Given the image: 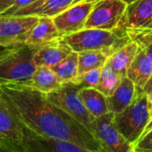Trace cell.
Segmentation results:
<instances>
[{
	"mask_svg": "<svg viewBox=\"0 0 152 152\" xmlns=\"http://www.w3.org/2000/svg\"><path fill=\"white\" fill-rule=\"evenodd\" d=\"M113 116L114 113L108 112L94 118L91 133L100 144L102 152H133V146L114 126Z\"/></svg>",
	"mask_w": 152,
	"mask_h": 152,
	"instance_id": "cell-6",
	"label": "cell"
},
{
	"mask_svg": "<svg viewBox=\"0 0 152 152\" xmlns=\"http://www.w3.org/2000/svg\"><path fill=\"white\" fill-rule=\"evenodd\" d=\"M14 0H0V13L4 12L9 6L12 4Z\"/></svg>",
	"mask_w": 152,
	"mask_h": 152,
	"instance_id": "cell-28",
	"label": "cell"
},
{
	"mask_svg": "<svg viewBox=\"0 0 152 152\" xmlns=\"http://www.w3.org/2000/svg\"><path fill=\"white\" fill-rule=\"evenodd\" d=\"M22 136L23 125L0 94V141L5 144L8 151L23 152Z\"/></svg>",
	"mask_w": 152,
	"mask_h": 152,
	"instance_id": "cell-12",
	"label": "cell"
},
{
	"mask_svg": "<svg viewBox=\"0 0 152 152\" xmlns=\"http://www.w3.org/2000/svg\"><path fill=\"white\" fill-rule=\"evenodd\" d=\"M133 152H152V129L134 144Z\"/></svg>",
	"mask_w": 152,
	"mask_h": 152,
	"instance_id": "cell-25",
	"label": "cell"
},
{
	"mask_svg": "<svg viewBox=\"0 0 152 152\" xmlns=\"http://www.w3.org/2000/svg\"><path fill=\"white\" fill-rule=\"evenodd\" d=\"M142 49H144L145 53H146V55L148 56V58L151 60V61L152 62V42L150 43L149 45H147L145 47H143Z\"/></svg>",
	"mask_w": 152,
	"mask_h": 152,
	"instance_id": "cell-30",
	"label": "cell"
},
{
	"mask_svg": "<svg viewBox=\"0 0 152 152\" xmlns=\"http://www.w3.org/2000/svg\"></svg>",
	"mask_w": 152,
	"mask_h": 152,
	"instance_id": "cell-35",
	"label": "cell"
},
{
	"mask_svg": "<svg viewBox=\"0 0 152 152\" xmlns=\"http://www.w3.org/2000/svg\"><path fill=\"white\" fill-rule=\"evenodd\" d=\"M118 28L124 33L151 31L152 0H135L127 4Z\"/></svg>",
	"mask_w": 152,
	"mask_h": 152,
	"instance_id": "cell-11",
	"label": "cell"
},
{
	"mask_svg": "<svg viewBox=\"0 0 152 152\" xmlns=\"http://www.w3.org/2000/svg\"><path fill=\"white\" fill-rule=\"evenodd\" d=\"M136 89L135 86L131 79L125 77L115 92L107 97L109 111L112 113H119L123 111L135 97Z\"/></svg>",
	"mask_w": 152,
	"mask_h": 152,
	"instance_id": "cell-17",
	"label": "cell"
},
{
	"mask_svg": "<svg viewBox=\"0 0 152 152\" xmlns=\"http://www.w3.org/2000/svg\"><path fill=\"white\" fill-rule=\"evenodd\" d=\"M64 41L73 52L101 50L109 57L117 49L129 42V37L121 30H106L94 28H85L79 31L62 36Z\"/></svg>",
	"mask_w": 152,
	"mask_h": 152,
	"instance_id": "cell-3",
	"label": "cell"
},
{
	"mask_svg": "<svg viewBox=\"0 0 152 152\" xmlns=\"http://www.w3.org/2000/svg\"><path fill=\"white\" fill-rule=\"evenodd\" d=\"M120 82L121 78L115 73L110 64L106 62L102 68L100 79L95 88L108 97L115 92Z\"/></svg>",
	"mask_w": 152,
	"mask_h": 152,
	"instance_id": "cell-22",
	"label": "cell"
},
{
	"mask_svg": "<svg viewBox=\"0 0 152 152\" xmlns=\"http://www.w3.org/2000/svg\"><path fill=\"white\" fill-rule=\"evenodd\" d=\"M61 37L52 17L38 16V20L31 28L25 44L33 50H36Z\"/></svg>",
	"mask_w": 152,
	"mask_h": 152,
	"instance_id": "cell-13",
	"label": "cell"
},
{
	"mask_svg": "<svg viewBox=\"0 0 152 152\" xmlns=\"http://www.w3.org/2000/svg\"><path fill=\"white\" fill-rule=\"evenodd\" d=\"M78 53L77 75L83 74L94 69L102 68L107 62L109 55L101 50L85 51Z\"/></svg>",
	"mask_w": 152,
	"mask_h": 152,
	"instance_id": "cell-20",
	"label": "cell"
},
{
	"mask_svg": "<svg viewBox=\"0 0 152 152\" xmlns=\"http://www.w3.org/2000/svg\"><path fill=\"white\" fill-rule=\"evenodd\" d=\"M37 15H2L0 14V45L4 47L25 44Z\"/></svg>",
	"mask_w": 152,
	"mask_h": 152,
	"instance_id": "cell-8",
	"label": "cell"
},
{
	"mask_svg": "<svg viewBox=\"0 0 152 152\" xmlns=\"http://www.w3.org/2000/svg\"><path fill=\"white\" fill-rule=\"evenodd\" d=\"M72 51L62 37L48 45L34 50L33 60L37 66L53 68L66 58Z\"/></svg>",
	"mask_w": 152,
	"mask_h": 152,
	"instance_id": "cell-14",
	"label": "cell"
},
{
	"mask_svg": "<svg viewBox=\"0 0 152 152\" xmlns=\"http://www.w3.org/2000/svg\"><path fill=\"white\" fill-rule=\"evenodd\" d=\"M152 129V116L151 118V119H150V121H149V123H148V125L146 126V127H145V130H144V132H143V134H142V136L140 137V138H142V136H144L148 132H150L151 130Z\"/></svg>",
	"mask_w": 152,
	"mask_h": 152,
	"instance_id": "cell-32",
	"label": "cell"
},
{
	"mask_svg": "<svg viewBox=\"0 0 152 152\" xmlns=\"http://www.w3.org/2000/svg\"><path fill=\"white\" fill-rule=\"evenodd\" d=\"M76 1L77 0H48L38 9H37L33 15L47 16L53 18L69 7Z\"/></svg>",
	"mask_w": 152,
	"mask_h": 152,
	"instance_id": "cell-23",
	"label": "cell"
},
{
	"mask_svg": "<svg viewBox=\"0 0 152 152\" xmlns=\"http://www.w3.org/2000/svg\"><path fill=\"white\" fill-rule=\"evenodd\" d=\"M126 6L127 3L124 0H96L86 21L85 28L116 30Z\"/></svg>",
	"mask_w": 152,
	"mask_h": 152,
	"instance_id": "cell-7",
	"label": "cell"
},
{
	"mask_svg": "<svg viewBox=\"0 0 152 152\" xmlns=\"http://www.w3.org/2000/svg\"><path fill=\"white\" fill-rule=\"evenodd\" d=\"M79 96L88 112L94 117H101L109 111L107 97L94 87H83L79 89Z\"/></svg>",
	"mask_w": 152,
	"mask_h": 152,
	"instance_id": "cell-18",
	"label": "cell"
},
{
	"mask_svg": "<svg viewBox=\"0 0 152 152\" xmlns=\"http://www.w3.org/2000/svg\"><path fill=\"white\" fill-rule=\"evenodd\" d=\"M125 2H126L127 4H130V3H132V2H134V1H135V0H124Z\"/></svg>",
	"mask_w": 152,
	"mask_h": 152,
	"instance_id": "cell-34",
	"label": "cell"
},
{
	"mask_svg": "<svg viewBox=\"0 0 152 152\" xmlns=\"http://www.w3.org/2000/svg\"><path fill=\"white\" fill-rule=\"evenodd\" d=\"M151 118L147 94L136 92L130 105L123 111L114 114L113 123L124 138L134 146L143 134Z\"/></svg>",
	"mask_w": 152,
	"mask_h": 152,
	"instance_id": "cell-4",
	"label": "cell"
},
{
	"mask_svg": "<svg viewBox=\"0 0 152 152\" xmlns=\"http://www.w3.org/2000/svg\"><path fill=\"white\" fill-rule=\"evenodd\" d=\"M21 148L23 152H86L76 143L37 134L24 126Z\"/></svg>",
	"mask_w": 152,
	"mask_h": 152,
	"instance_id": "cell-10",
	"label": "cell"
},
{
	"mask_svg": "<svg viewBox=\"0 0 152 152\" xmlns=\"http://www.w3.org/2000/svg\"><path fill=\"white\" fill-rule=\"evenodd\" d=\"M139 47L135 42L130 40L117 49L108 58L107 62L121 79L126 77V71L134 59Z\"/></svg>",
	"mask_w": 152,
	"mask_h": 152,
	"instance_id": "cell-16",
	"label": "cell"
},
{
	"mask_svg": "<svg viewBox=\"0 0 152 152\" xmlns=\"http://www.w3.org/2000/svg\"><path fill=\"white\" fill-rule=\"evenodd\" d=\"M148 96V105H149V110H150V114L151 117L152 116V89L151 91L147 94Z\"/></svg>",
	"mask_w": 152,
	"mask_h": 152,
	"instance_id": "cell-31",
	"label": "cell"
},
{
	"mask_svg": "<svg viewBox=\"0 0 152 152\" xmlns=\"http://www.w3.org/2000/svg\"><path fill=\"white\" fill-rule=\"evenodd\" d=\"M101 71H102V68L91 69L83 74L77 75V77L72 82L77 84L81 88H83V87L95 88L96 86L98 85V82L100 79Z\"/></svg>",
	"mask_w": 152,
	"mask_h": 152,
	"instance_id": "cell-24",
	"label": "cell"
},
{
	"mask_svg": "<svg viewBox=\"0 0 152 152\" xmlns=\"http://www.w3.org/2000/svg\"><path fill=\"white\" fill-rule=\"evenodd\" d=\"M80 88L77 84L72 81L65 82L56 90L46 94V97L91 132L92 122L94 118L88 112L79 96Z\"/></svg>",
	"mask_w": 152,
	"mask_h": 152,
	"instance_id": "cell-5",
	"label": "cell"
},
{
	"mask_svg": "<svg viewBox=\"0 0 152 152\" xmlns=\"http://www.w3.org/2000/svg\"><path fill=\"white\" fill-rule=\"evenodd\" d=\"M151 89H152V73H151V77H150V78H149V80L147 81V83H146V85H145L144 88H143V92H144L146 94H148L151 91Z\"/></svg>",
	"mask_w": 152,
	"mask_h": 152,
	"instance_id": "cell-29",
	"label": "cell"
},
{
	"mask_svg": "<svg viewBox=\"0 0 152 152\" xmlns=\"http://www.w3.org/2000/svg\"><path fill=\"white\" fill-rule=\"evenodd\" d=\"M34 50L26 44L8 47L0 53V85L29 86L37 67Z\"/></svg>",
	"mask_w": 152,
	"mask_h": 152,
	"instance_id": "cell-2",
	"label": "cell"
},
{
	"mask_svg": "<svg viewBox=\"0 0 152 152\" xmlns=\"http://www.w3.org/2000/svg\"><path fill=\"white\" fill-rule=\"evenodd\" d=\"M35 0H14L11 6H9L4 12H3L0 14H2V15H14L17 12H19L20 10L28 6L29 4H31Z\"/></svg>",
	"mask_w": 152,
	"mask_h": 152,
	"instance_id": "cell-26",
	"label": "cell"
},
{
	"mask_svg": "<svg viewBox=\"0 0 152 152\" xmlns=\"http://www.w3.org/2000/svg\"><path fill=\"white\" fill-rule=\"evenodd\" d=\"M48 0H35L28 6L17 12L14 15H33L37 9H38L42 4H44Z\"/></svg>",
	"mask_w": 152,
	"mask_h": 152,
	"instance_id": "cell-27",
	"label": "cell"
},
{
	"mask_svg": "<svg viewBox=\"0 0 152 152\" xmlns=\"http://www.w3.org/2000/svg\"><path fill=\"white\" fill-rule=\"evenodd\" d=\"M6 48H8V47H4V46H2V45H0V53H2V52H4Z\"/></svg>",
	"mask_w": 152,
	"mask_h": 152,
	"instance_id": "cell-33",
	"label": "cell"
},
{
	"mask_svg": "<svg viewBox=\"0 0 152 152\" xmlns=\"http://www.w3.org/2000/svg\"><path fill=\"white\" fill-rule=\"evenodd\" d=\"M95 1L77 0L69 7L53 17L60 34L65 36L83 29Z\"/></svg>",
	"mask_w": 152,
	"mask_h": 152,
	"instance_id": "cell-9",
	"label": "cell"
},
{
	"mask_svg": "<svg viewBox=\"0 0 152 152\" xmlns=\"http://www.w3.org/2000/svg\"><path fill=\"white\" fill-rule=\"evenodd\" d=\"M152 73V62L146 55L144 49L139 47V50L130 64L126 77L133 81L136 92H143V88Z\"/></svg>",
	"mask_w": 152,
	"mask_h": 152,
	"instance_id": "cell-15",
	"label": "cell"
},
{
	"mask_svg": "<svg viewBox=\"0 0 152 152\" xmlns=\"http://www.w3.org/2000/svg\"><path fill=\"white\" fill-rule=\"evenodd\" d=\"M0 94L20 122L32 132L76 143L86 152H102L93 134L30 86L0 85Z\"/></svg>",
	"mask_w": 152,
	"mask_h": 152,
	"instance_id": "cell-1",
	"label": "cell"
},
{
	"mask_svg": "<svg viewBox=\"0 0 152 152\" xmlns=\"http://www.w3.org/2000/svg\"><path fill=\"white\" fill-rule=\"evenodd\" d=\"M61 84L62 83L52 68L37 66L33 72L29 86L42 93L48 94L59 88Z\"/></svg>",
	"mask_w": 152,
	"mask_h": 152,
	"instance_id": "cell-19",
	"label": "cell"
},
{
	"mask_svg": "<svg viewBox=\"0 0 152 152\" xmlns=\"http://www.w3.org/2000/svg\"><path fill=\"white\" fill-rule=\"evenodd\" d=\"M52 69L61 83L73 81L77 77L78 71V53L71 52Z\"/></svg>",
	"mask_w": 152,
	"mask_h": 152,
	"instance_id": "cell-21",
	"label": "cell"
}]
</instances>
